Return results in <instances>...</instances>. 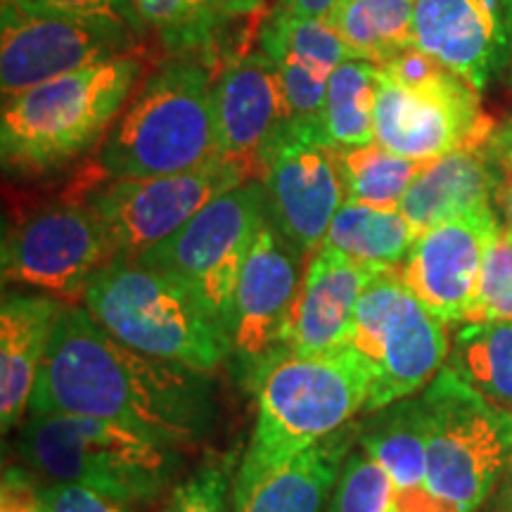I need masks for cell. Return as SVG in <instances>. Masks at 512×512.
<instances>
[{"label":"cell","instance_id":"obj_39","mask_svg":"<svg viewBox=\"0 0 512 512\" xmlns=\"http://www.w3.org/2000/svg\"><path fill=\"white\" fill-rule=\"evenodd\" d=\"M337 3L339 0H280V5L302 17H328Z\"/></svg>","mask_w":512,"mask_h":512},{"label":"cell","instance_id":"obj_5","mask_svg":"<svg viewBox=\"0 0 512 512\" xmlns=\"http://www.w3.org/2000/svg\"><path fill=\"white\" fill-rule=\"evenodd\" d=\"M83 306L140 354L211 375L230 361V339L195 294L138 259H112L88 283Z\"/></svg>","mask_w":512,"mask_h":512},{"label":"cell","instance_id":"obj_24","mask_svg":"<svg viewBox=\"0 0 512 512\" xmlns=\"http://www.w3.org/2000/svg\"><path fill=\"white\" fill-rule=\"evenodd\" d=\"M358 427L351 422L268 472L245 496L235 498V512H323L344 460L356 446Z\"/></svg>","mask_w":512,"mask_h":512},{"label":"cell","instance_id":"obj_34","mask_svg":"<svg viewBox=\"0 0 512 512\" xmlns=\"http://www.w3.org/2000/svg\"><path fill=\"white\" fill-rule=\"evenodd\" d=\"M27 15H53V17H83V19H114V22L128 24L145 36V24L133 10L131 0H3Z\"/></svg>","mask_w":512,"mask_h":512},{"label":"cell","instance_id":"obj_7","mask_svg":"<svg viewBox=\"0 0 512 512\" xmlns=\"http://www.w3.org/2000/svg\"><path fill=\"white\" fill-rule=\"evenodd\" d=\"M427 472L448 512H477L508 465L512 413L496 406L444 366L420 394Z\"/></svg>","mask_w":512,"mask_h":512},{"label":"cell","instance_id":"obj_37","mask_svg":"<svg viewBox=\"0 0 512 512\" xmlns=\"http://www.w3.org/2000/svg\"><path fill=\"white\" fill-rule=\"evenodd\" d=\"M489 147L498 162H501L503 166H508V169H512V117L505 119L498 128H494V133H491V140H489Z\"/></svg>","mask_w":512,"mask_h":512},{"label":"cell","instance_id":"obj_1","mask_svg":"<svg viewBox=\"0 0 512 512\" xmlns=\"http://www.w3.org/2000/svg\"><path fill=\"white\" fill-rule=\"evenodd\" d=\"M36 413L107 420L178 451L200 444L216 415L207 375L126 347L76 304L57 318L31 396Z\"/></svg>","mask_w":512,"mask_h":512},{"label":"cell","instance_id":"obj_2","mask_svg":"<svg viewBox=\"0 0 512 512\" xmlns=\"http://www.w3.org/2000/svg\"><path fill=\"white\" fill-rule=\"evenodd\" d=\"M368 363L351 347L280 356L254 384L256 425L235 472L233 501L268 472L354 422L370 399Z\"/></svg>","mask_w":512,"mask_h":512},{"label":"cell","instance_id":"obj_14","mask_svg":"<svg viewBox=\"0 0 512 512\" xmlns=\"http://www.w3.org/2000/svg\"><path fill=\"white\" fill-rule=\"evenodd\" d=\"M299 249L273 226L261 228L249 249L230 311V358L249 387L280 356L290 354L294 311L302 287Z\"/></svg>","mask_w":512,"mask_h":512},{"label":"cell","instance_id":"obj_41","mask_svg":"<svg viewBox=\"0 0 512 512\" xmlns=\"http://www.w3.org/2000/svg\"><path fill=\"white\" fill-rule=\"evenodd\" d=\"M508 81L512 83V64H510V69H508Z\"/></svg>","mask_w":512,"mask_h":512},{"label":"cell","instance_id":"obj_17","mask_svg":"<svg viewBox=\"0 0 512 512\" xmlns=\"http://www.w3.org/2000/svg\"><path fill=\"white\" fill-rule=\"evenodd\" d=\"M415 48L484 93L512 64V0H415Z\"/></svg>","mask_w":512,"mask_h":512},{"label":"cell","instance_id":"obj_10","mask_svg":"<svg viewBox=\"0 0 512 512\" xmlns=\"http://www.w3.org/2000/svg\"><path fill=\"white\" fill-rule=\"evenodd\" d=\"M266 223V185L249 178L211 200L183 228L136 259L188 287L228 335L242 266Z\"/></svg>","mask_w":512,"mask_h":512},{"label":"cell","instance_id":"obj_12","mask_svg":"<svg viewBox=\"0 0 512 512\" xmlns=\"http://www.w3.org/2000/svg\"><path fill=\"white\" fill-rule=\"evenodd\" d=\"M112 259L105 226L86 200H55L5 228L0 271L5 283L74 304L83 302L93 275Z\"/></svg>","mask_w":512,"mask_h":512},{"label":"cell","instance_id":"obj_35","mask_svg":"<svg viewBox=\"0 0 512 512\" xmlns=\"http://www.w3.org/2000/svg\"><path fill=\"white\" fill-rule=\"evenodd\" d=\"M50 512H131L133 505L100 494L79 484L48 482L43 484Z\"/></svg>","mask_w":512,"mask_h":512},{"label":"cell","instance_id":"obj_4","mask_svg":"<svg viewBox=\"0 0 512 512\" xmlns=\"http://www.w3.org/2000/svg\"><path fill=\"white\" fill-rule=\"evenodd\" d=\"M140 60L124 55L64 74L3 105L0 157L15 174H46L105 138L131 100Z\"/></svg>","mask_w":512,"mask_h":512},{"label":"cell","instance_id":"obj_28","mask_svg":"<svg viewBox=\"0 0 512 512\" xmlns=\"http://www.w3.org/2000/svg\"><path fill=\"white\" fill-rule=\"evenodd\" d=\"M446 366L484 399L512 413V320L460 325Z\"/></svg>","mask_w":512,"mask_h":512},{"label":"cell","instance_id":"obj_38","mask_svg":"<svg viewBox=\"0 0 512 512\" xmlns=\"http://www.w3.org/2000/svg\"><path fill=\"white\" fill-rule=\"evenodd\" d=\"M496 204L503 214L501 226L512 238V169H508V166L503 164H501V183H498V190H496Z\"/></svg>","mask_w":512,"mask_h":512},{"label":"cell","instance_id":"obj_8","mask_svg":"<svg viewBox=\"0 0 512 512\" xmlns=\"http://www.w3.org/2000/svg\"><path fill=\"white\" fill-rule=\"evenodd\" d=\"M377 69L375 140L396 155L432 162L494 133L475 88L422 50Z\"/></svg>","mask_w":512,"mask_h":512},{"label":"cell","instance_id":"obj_15","mask_svg":"<svg viewBox=\"0 0 512 512\" xmlns=\"http://www.w3.org/2000/svg\"><path fill=\"white\" fill-rule=\"evenodd\" d=\"M140 34L114 19L27 15L3 5L0 88L3 100L64 74L131 55Z\"/></svg>","mask_w":512,"mask_h":512},{"label":"cell","instance_id":"obj_9","mask_svg":"<svg viewBox=\"0 0 512 512\" xmlns=\"http://www.w3.org/2000/svg\"><path fill=\"white\" fill-rule=\"evenodd\" d=\"M368 363L373 415L425 389L448 358L444 323L403 283L399 266L384 268L366 287L349 344Z\"/></svg>","mask_w":512,"mask_h":512},{"label":"cell","instance_id":"obj_27","mask_svg":"<svg viewBox=\"0 0 512 512\" xmlns=\"http://www.w3.org/2000/svg\"><path fill=\"white\" fill-rule=\"evenodd\" d=\"M418 235L399 209L344 202L330 223L323 245L347 254L358 264L396 268L403 264Z\"/></svg>","mask_w":512,"mask_h":512},{"label":"cell","instance_id":"obj_19","mask_svg":"<svg viewBox=\"0 0 512 512\" xmlns=\"http://www.w3.org/2000/svg\"><path fill=\"white\" fill-rule=\"evenodd\" d=\"M259 48L278 67L292 119L320 121L332 72L351 60L328 19L302 17L278 3L261 22Z\"/></svg>","mask_w":512,"mask_h":512},{"label":"cell","instance_id":"obj_6","mask_svg":"<svg viewBox=\"0 0 512 512\" xmlns=\"http://www.w3.org/2000/svg\"><path fill=\"white\" fill-rule=\"evenodd\" d=\"M17 453L46 482L79 484L121 503L159 498L181 467V451L114 422L67 413L29 415Z\"/></svg>","mask_w":512,"mask_h":512},{"label":"cell","instance_id":"obj_16","mask_svg":"<svg viewBox=\"0 0 512 512\" xmlns=\"http://www.w3.org/2000/svg\"><path fill=\"white\" fill-rule=\"evenodd\" d=\"M498 230L494 207L472 211L420 233L403 259V283L441 323L470 320L486 249Z\"/></svg>","mask_w":512,"mask_h":512},{"label":"cell","instance_id":"obj_21","mask_svg":"<svg viewBox=\"0 0 512 512\" xmlns=\"http://www.w3.org/2000/svg\"><path fill=\"white\" fill-rule=\"evenodd\" d=\"M489 140H475L425 164L399 204V211L418 233L494 207L501 162L491 152Z\"/></svg>","mask_w":512,"mask_h":512},{"label":"cell","instance_id":"obj_3","mask_svg":"<svg viewBox=\"0 0 512 512\" xmlns=\"http://www.w3.org/2000/svg\"><path fill=\"white\" fill-rule=\"evenodd\" d=\"M209 67L195 57L162 64L131 95L98 145L105 178L183 174L223 157L211 105Z\"/></svg>","mask_w":512,"mask_h":512},{"label":"cell","instance_id":"obj_33","mask_svg":"<svg viewBox=\"0 0 512 512\" xmlns=\"http://www.w3.org/2000/svg\"><path fill=\"white\" fill-rule=\"evenodd\" d=\"M486 320H512V238L503 226L486 249L477 299L467 323Z\"/></svg>","mask_w":512,"mask_h":512},{"label":"cell","instance_id":"obj_26","mask_svg":"<svg viewBox=\"0 0 512 512\" xmlns=\"http://www.w3.org/2000/svg\"><path fill=\"white\" fill-rule=\"evenodd\" d=\"M325 19L351 60L382 67L415 48V0H339Z\"/></svg>","mask_w":512,"mask_h":512},{"label":"cell","instance_id":"obj_25","mask_svg":"<svg viewBox=\"0 0 512 512\" xmlns=\"http://www.w3.org/2000/svg\"><path fill=\"white\" fill-rule=\"evenodd\" d=\"M266 0H131L133 10L166 50L209 55L240 19L261 12Z\"/></svg>","mask_w":512,"mask_h":512},{"label":"cell","instance_id":"obj_22","mask_svg":"<svg viewBox=\"0 0 512 512\" xmlns=\"http://www.w3.org/2000/svg\"><path fill=\"white\" fill-rule=\"evenodd\" d=\"M64 302L50 294L10 292L0 306V427L10 434L24 413L46 361Z\"/></svg>","mask_w":512,"mask_h":512},{"label":"cell","instance_id":"obj_40","mask_svg":"<svg viewBox=\"0 0 512 512\" xmlns=\"http://www.w3.org/2000/svg\"><path fill=\"white\" fill-rule=\"evenodd\" d=\"M494 512H512V451H510L508 465H505L501 475V482H498Z\"/></svg>","mask_w":512,"mask_h":512},{"label":"cell","instance_id":"obj_29","mask_svg":"<svg viewBox=\"0 0 512 512\" xmlns=\"http://www.w3.org/2000/svg\"><path fill=\"white\" fill-rule=\"evenodd\" d=\"M335 164L344 202L399 209V204L427 162H415L380 143L335 145Z\"/></svg>","mask_w":512,"mask_h":512},{"label":"cell","instance_id":"obj_13","mask_svg":"<svg viewBox=\"0 0 512 512\" xmlns=\"http://www.w3.org/2000/svg\"><path fill=\"white\" fill-rule=\"evenodd\" d=\"M256 169L268 192V219L309 261L344 204L335 145L320 121L292 119L261 147Z\"/></svg>","mask_w":512,"mask_h":512},{"label":"cell","instance_id":"obj_31","mask_svg":"<svg viewBox=\"0 0 512 512\" xmlns=\"http://www.w3.org/2000/svg\"><path fill=\"white\" fill-rule=\"evenodd\" d=\"M328 512H396L387 472L358 441L344 460Z\"/></svg>","mask_w":512,"mask_h":512},{"label":"cell","instance_id":"obj_32","mask_svg":"<svg viewBox=\"0 0 512 512\" xmlns=\"http://www.w3.org/2000/svg\"><path fill=\"white\" fill-rule=\"evenodd\" d=\"M235 460V453L204 460L171 489L162 512H235L233 484L240 467Z\"/></svg>","mask_w":512,"mask_h":512},{"label":"cell","instance_id":"obj_23","mask_svg":"<svg viewBox=\"0 0 512 512\" xmlns=\"http://www.w3.org/2000/svg\"><path fill=\"white\" fill-rule=\"evenodd\" d=\"M368 418L358 427V444L387 472L396 512H448L432 494L427 477V434L420 396L396 401Z\"/></svg>","mask_w":512,"mask_h":512},{"label":"cell","instance_id":"obj_11","mask_svg":"<svg viewBox=\"0 0 512 512\" xmlns=\"http://www.w3.org/2000/svg\"><path fill=\"white\" fill-rule=\"evenodd\" d=\"M249 159L216 157L183 174L155 178H107L86 192L110 238L114 259H136L174 235L211 200L254 178Z\"/></svg>","mask_w":512,"mask_h":512},{"label":"cell","instance_id":"obj_36","mask_svg":"<svg viewBox=\"0 0 512 512\" xmlns=\"http://www.w3.org/2000/svg\"><path fill=\"white\" fill-rule=\"evenodd\" d=\"M29 467L8 465L0 484V512H50L43 484Z\"/></svg>","mask_w":512,"mask_h":512},{"label":"cell","instance_id":"obj_30","mask_svg":"<svg viewBox=\"0 0 512 512\" xmlns=\"http://www.w3.org/2000/svg\"><path fill=\"white\" fill-rule=\"evenodd\" d=\"M377 64L347 60L332 72L325 91L320 128L332 145L375 143Z\"/></svg>","mask_w":512,"mask_h":512},{"label":"cell","instance_id":"obj_18","mask_svg":"<svg viewBox=\"0 0 512 512\" xmlns=\"http://www.w3.org/2000/svg\"><path fill=\"white\" fill-rule=\"evenodd\" d=\"M211 105L221 155L254 164L261 147L292 121L278 67L261 48L233 57L221 69Z\"/></svg>","mask_w":512,"mask_h":512},{"label":"cell","instance_id":"obj_20","mask_svg":"<svg viewBox=\"0 0 512 512\" xmlns=\"http://www.w3.org/2000/svg\"><path fill=\"white\" fill-rule=\"evenodd\" d=\"M380 271L384 268L358 264L337 249L320 247L304 266L290 342L294 354L347 347L358 302Z\"/></svg>","mask_w":512,"mask_h":512}]
</instances>
